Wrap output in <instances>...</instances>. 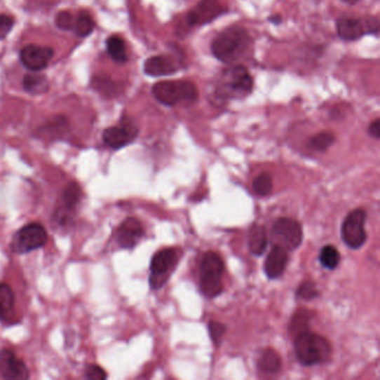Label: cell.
Listing matches in <instances>:
<instances>
[{
  "instance_id": "cell-1",
  "label": "cell",
  "mask_w": 380,
  "mask_h": 380,
  "mask_svg": "<svg viewBox=\"0 0 380 380\" xmlns=\"http://www.w3.org/2000/svg\"><path fill=\"white\" fill-rule=\"evenodd\" d=\"M252 43L251 36L242 26L233 25L224 28L211 43V52L224 64H233L245 56Z\"/></svg>"
},
{
  "instance_id": "cell-2",
  "label": "cell",
  "mask_w": 380,
  "mask_h": 380,
  "mask_svg": "<svg viewBox=\"0 0 380 380\" xmlns=\"http://www.w3.org/2000/svg\"><path fill=\"white\" fill-rule=\"evenodd\" d=\"M253 79L245 66L231 65L221 72L215 82L213 98L219 104L230 100H242L253 90Z\"/></svg>"
},
{
  "instance_id": "cell-3",
  "label": "cell",
  "mask_w": 380,
  "mask_h": 380,
  "mask_svg": "<svg viewBox=\"0 0 380 380\" xmlns=\"http://www.w3.org/2000/svg\"><path fill=\"white\" fill-rule=\"evenodd\" d=\"M297 358L306 366L320 364L332 355V345L328 339L315 332H301L294 337Z\"/></svg>"
},
{
  "instance_id": "cell-4",
  "label": "cell",
  "mask_w": 380,
  "mask_h": 380,
  "mask_svg": "<svg viewBox=\"0 0 380 380\" xmlns=\"http://www.w3.org/2000/svg\"><path fill=\"white\" fill-rule=\"evenodd\" d=\"M152 94L158 103L164 106H173L183 102H196L198 98V90L190 81H162L152 87Z\"/></svg>"
},
{
  "instance_id": "cell-5",
  "label": "cell",
  "mask_w": 380,
  "mask_h": 380,
  "mask_svg": "<svg viewBox=\"0 0 380 380\" xmlns=\"http://www.w3.org/2000/svg\"><path fill=\"white\" fill-rule=\"evenodd\" d=\"M224 262L217 253L210 252L202 259L200 287L202 294L208 298H215L222 292V276Z\"/></svg>"
},
{
  "instance_id": "cell-6",
  "label": "cell",
  "mask_w": 380,
  "mask_h": 380,
  "mask_svg": "<svg viewBox=\"0 0 380 380\" xmlns=\"http://www.w3.org/2000/svg\"><path fill=\"white\" fill-rule=\"evenodd\" d=\"M302 226L298 221L290 217H281L272 226L271 240L273 245L285 250L294 251L302 243Z\"/></svg>"
},
{
  "instance_id": "cell-7",
  "label": "cell",
  "mask_w": 380,
  "mask_h": 380,
  "mask_svg": "<svg viewBox=\"0 0 380 380\" xmlns=\"http://www.w3.org/2000/svg\"><path fill=\"white\" fill-rule=\"evenodd\" d=\"M379 20L372 18H355V17H340L337 20V33L342 41H358L365 35L379 34Z\"/></svg>"
},
{
  "instance_id": "cell-8",
  "label": "cell",
  "mask_w": 380,
  "mask_h": 380,
  "mask_svg": "<svg viewBox=\"0 0 380 380\" xmlns=\"http://www.w3.org/2000/svg\"><path fill=\"white\" fill-rule=\"evenodd\" d=\"M46 242V229L39 223H29L15 234L11 242V249L13 252L25 255L41 249Z\"/></svg>"
},
{
  "instance_id": "cell-9",
  "label": "cell",
  "mask_w": 380,
  "mask_h": 380,
  "mask_svg": "<svg viewBox=\"0 0 380 380\" xmlns=\"http://www.w3.org/2000/svg\"><path fill=\"white\" fill-rule=\"evenodd\" d=\"M366 212L362 209L351 211L342 223L341 238L351 249H359L367 240Z\"/></svg>"
},
{
  "instance_id": "cell-10",
  "label": "cell",
  "mask_w": 380,
  "mask_h": 380,
  "mask_svg": "<svg viewBox=\"0 0 380 380\" xmlns=\"http://www.w3.org/2000/svg\"><path fill=\"white\" fill-rule=\"evenodd\" d=\"M177 262V251L174 249H163L155 253L151 261L149 285L154 290L162 288L171 275Z\"/></svg>"
},
{
  "instance_id": "cell-11",
  "label": "cell",
  "mask_w": 380,
  "mask_h": 380,
  "mask_svg": "<svg viewBox=\"0 0 380 380\" xmlns=\"http://www.w3.org/2000/svg\"><path fill=\"white\" fill-rule=\"evenodd\" d=\"M228 9L222 6L220 0H200L186 15V24L189 27L203 26L215 22L217 18L226 14Z\"/></svg>"
},
{
  "instance_id": "cell-12",
  "label": "cell",
  "mask_w": 380,
  "mask_h": 380,
  "mask_svg": "<svg viewBox=\"0 0 380 380\" xmlns=\"http://www.w3.org/2000/svg\"><path fill=\"white\" fill-rule=\"evenodd\" d=\"M139 134V128L128 117H123L120 125L106 128L103 133V141L111 149H118L130 144Z\"/></svg>"
},
{
  "instance_id": "cell-13",
  "label": "cell",
  "mask_w": 380,
  "mask_h": 380,
  "mask_svg": "<svg viewBox=\"0 0 380 380\" xmlns=\"http://www.w3.org/2000/svg\"><path fill=\"white\" fill-rule=\"evenodd\" d=\"M184 66L182 55H156L145 60L144 73L147 76L162 77L170 76L182 69Z\"/></svg>"
},
{
  "instance_id": "cell-14",
  "label": "cell",
  "mask_w": 380,
  "mask_h": 380,
  "mask_svg": "<svg viewBox=\"0 0 380 380\" xmlns=\"http://www.w3.org/2000/svg\"><path fill=\"white\" fill-rule=\"evenodd\" d=\"M54 56V50L50 47L41 45H27L20 50V60L22 65L32 72L43 71L48 66Z\"/></svg>"
},
{
  "instance_id": "cell-15",
  "label": "cell",
  "mask_w": 380,
  "mask_h": 380,
  "mask_svg": "<svg viewBox=\"0 0 380 380\" xmlns=\"http://www.w3.org/2000/svg\"><path fill=\"white\" fill-rule=\"evenodd\" d=\"M0 375L7 380H26L29 378V370L14 351L3 349L0 351Z\"/></svg>"
},
{
  "instance_id": "cell-16",
  "label": "cell",
  "mask_w": 380,
  "mask_h": 380,
  "mask_svg": "<svg viewBox=\"0 0 380 380\" xmlns=\"http://www.w3.org/2000/svg\"><path fill=\"white\" fill-rule=\"evenodd\" d=\"M143 236H144V229L141 222L134 217H128L117 229V242L124 249H132L135 247Z\"/></svg>"
},
{
  "instance_id": "cell-17",
  "label": "cell",
  "mask_w": 380,
  "mask_h": 380,
  "mask_svg": "<svg viewBox=\"0 0 380 380\" xmlns=\"http://www.w3.org/2000/svg\"><path fill=\"white\" fill-rule=\"evenodd\" d=\"M82 198V191L79 185L71 183L63 193L62 208L56 211V220L62 224H65L68 219H71L72 213L76 210L77 205Z\"/></svg>"
},
{
  "instance_id": "cell-18",
  "label": "cell",
  "mask_w": 380,
  "mask_h": 380,
  "mask_svg": "<svg viewBox=\"0 0 380 380\" xmlns=\"http://www.w3.org/2000/svg\"><path fill=\"white\" fill-rule=\"evenodd\" d=\"M288 261V251L278 245H273L264 264L266 275L270 279H277L285 272Z\"/></svg>"
},
{
  "instance_id": "cell-19",
  "label": "cell",
  "mask_w": 380,
  "mask_h": 380,
  "mask_svg": "<svg viewBox=\"0 0 380 380\" xmlns=\"http://www.w3.org/2000/svg\"><path fill=\"white\" fill-rule=\"evenodd\" d=\"M249 249L255 255H264L268 247V236H266V228L259 224H255L251 228L250 233H249Z\"/></svg>"
},
{
  "instance_id": "cell-20",
  "label": "cell",
  "mask_w": 380,
  "mask_h": 380,
  "mask_svg": "<svg viewBox=\"0 0 380 380\" xmlns=\"http://www.w3.org/2000/svg\"><path fill=\"white\" fill-rule=\"evenodd\" d=\"M22 86L26 92L34 94V95H39V94H43L48 90L49 83L45 75L34 72V73L25 75L24 79H22Z\"/></svg>"
},
{
  "instance_id": "cell-21",
  "label": "cell",
  "mask_w": 380,
  "mask_h": 380,
  "mask_svg": "<svg viewBox=\"0 0 380 380\" xmlns=\"http://www.w3.org/2000/svg\"><path fill=\"white\" fill-rule=\"evenodd\" d=\"M106 48L111 60L117 64H125L128 60L124 39L118 35H113L106 41Z\"/></svg>"
},
{
  "instance_id": "cell-22",
  "label": "cell",
  "mask_w": 380,
  "mask_h": 380,
  "mask_svg": "<svg viewBox=\"0 0 380 380\" xmlns=\"http://www.w3.org/2000/svg\"><path fill=\"white\" fill-rule=\"evenodd\" d=\"M258 367L264 374H277L281 368V358L273 349H266L259 357Z\"/></svg>"
},
{
  "instance_id": "cell-23",
  "label": "cell",
  "mask_w": 380,
  "mask_h": 380,
  "mask_svg": "<svg viewBox=\"0 0 380 380\" xmlns=\"http://www.w3.org/2000/svg\"><path fill=\"white\" fill-rule=\"evenodd\" d=\"M95 28V20L88 11H79V15L75 17L73 30L79 37H86L93 33Z\"/></svg>"
},
{
  "instance_id": "cell-24",
  "label": "cell",
  "mask_w": 380,
  "mask_h": 380,
  "mask_svg": "<svg viewBox=\"0 0 380 380\" xmlns=\"http://www.w3.org/2000/svg\"><path fill=\"white\" fill-rule=\"evenodd\" d=\"M15 294L11 287L0 283V319H5L14 309Z\"/></svg>"
},
{
  "instance_id": "cell-25",
  "label": "cell",
  "mask_w": 380,
  "mask_h": 380,
  "mask_svg": "<svg viewBox=\"0 0 380 380\" xmlns=\"http://www.w3.org/2000/svg\"><path fill=\"white\" fill-rule=\"evenodd\" d=\"M340 259L341 258H340L339 251L334 245H325L321 249L319 261L323 268L329 270L336 269L340 264Z\"/></svg>"
},
{
  "instance_id": "cell-26",
  "label": "cell",
  "mask_w": 380,
  "mask_h": 380,
  "mask_svg": "<svg viewBox=\"0 0 380 380\" xmlns=\"http://www.w3.org/2000/svg\"><path fill=\"white\" fill-rule=\"evenodd\" d=\"M310 313L306 309H299L291 319L290 334L294 337L301 332L309 330Z\"/></svg>"
},
{
  "instance_id": "cell-27",
  "label": "cell",
  "mask_w": 380,
  "mask_h": 380,
  "mask_svg": "<svg viewBox=\"0 0 380 380\" xmlns=\"http://www.w3.org/2000/svg\"><path fill=\"white\" fill-rule=\"evenodd\" d=\"M334 141H336V136L332 132L323 130L310 139L309 145L311 149H315L318 152H325L334 144Z\"/></svg>"
},
{
  "instance_id": "cell-28",
  "label": "cell",
  "mask_w": 380,
  "mask_h": 380,
  "mask_svg": "<svg viewBox=\"0 0 380 380\" xmlns=\"http://www.w3.org/2000/svg\"><path fill=\"white\" fill-rule=\"evenodd\" d=\"M252 186L253 190L258 196H268L269 193H271L272 188H273L271 174L268 173V172L259 174L258 177L253 179Z\"/></svg>"
},
{
  "instance_id": "cell-29",
  "label": "cell",
  "mask_w": 380,
  "mask_h": 380,
  "mask_svg": "<svg viewBox=\"0 0 380 380\" xmlns=\"http://www.w3.org/2000/svg\"><path fill=\"white\" fill-rule=\"evenodd\" d=\"M74 22L75 17L72 14L71 11H63L58 13L57 16L55 18V22L60 29L71 30L74 27Z\"/></svg>"
},
{
  "instance_id": "cell-30",
  "label": "cell",
  "mask_w": 380,
  "mask_h": 380,
  "mask_svg": "<svg viewBox=\"0 0 380 380\" xmlns=\"http://www.w3.org/2000/svg\"><path fill=\"white\" fill-rule=\"evenodd\" d=\"M210 336L215 345L219 346L221 344L223 336L226 334V328L223 323H217V321H211L209 323Z\"/></svg>"
},
{
  "instance_id": "cell-31",
  "label": "cell",
  "mask_w": 380,
  "mask_h": 380,
  "mask_svg": "<svg viewBox=\"0 0 380 380\" xmlns=\"http://www.w3.org/2000/svg\"><path fill=\"white\" fill-rule=\"evenodd\" d=\"M297 294L301 299H306V300H311V299L315 298L319 294L317 288H315V283L311 281H306L302 283L297 291Z\"/></svg>"
},
{
  "instance_id": "cell-32",
  "label": "cell",
  "mask_w": 380,
  "mask_h": 380,
  "mask_svg": "<svg viewBox=\"0 0 380 380\" xmlns=\"http://www.w3.org/2000/svg\"><path fill=\"white\" fill-rule=\"evenodd\" d=\"M14 17L0 14V39H5L14 27Z\"/></svg>"
},
{
  "instance_id": "cell-33",
  "label": "cell",
  "mask_w": 380,
  "mask_h": 380,
  "mask_svg": "<svg viewBox=\"0 0 380 380\" xmlns=\"http://www.w3.org/2000/svg\"><path fill=\"white\" fill-rule=\"evenodd\" d=\"M85 378L90 380H103L107 378V374L102 367L97 365H90L85 370Z\"/></svg>"
},
{
  "instance_id": "cell-34",
  "label": "cell",
  "mask_w": 380,
  "mask_h": 380,
  "mask_svg": "<svg viewBox=\"0 0 380 380\" xmlns=\"http://www.w3.org/2000/svg\"><path fill=\"white\" fill-rule=\"evenodd\" d=\"M92 84L98 92L106 93V94L111 92V86H113L111 79L109 77L102 76V75L101 76L98 75V76L94 77Z\"/></svg>"
},
{
  "instance_id": "cell-35",
  "label": "cell",
  "mask_w": 380,
  "mask_h": 380,
  "mask_svg": "<svg viewBox=\"0 0 380 380\" xmlns=\"http://www.w3.org/2000/svg\"><path fill=\"white\" fill-rule=\"evenodd\" d=\"M368 133L374 139L379 140L380 139V120L379 118H376L374 122L370 123L369 128H368Z\"/></svg>"
},
{
  "instance_id": "cell-36",
  "label": "cell",
  "mask_w": 380,
  "mask_h": 380,
  "mask_svg": "<svg viewBox=\"0 0 380 380\" xmlns=\"http://www.w3.org/2000/svg\"><path fill=\"white\" fill-rule=\"evenodd\" d=\"M268 20H269L271 24L280 25L283 22V16L279 14L272 15V16H270L269 18H268Z\"/></svg>"
},
{
  "instance_id": "cell-37",
  "label": "cell",
  "mask_w": 380,
  "mask_h": 380,
  "mask_svg": "<svg viewBox=\"0 0 380 380\" xmlns=\"http://www.w3.org/2000/svg\"><path fill=\"white\" fill-rule=\"evenodd\" d=\"M344 3L347 4V5H356L357 3H358V0H342Z\"/></svg>"
}]
</instances>
